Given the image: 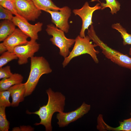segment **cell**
<instances>
[{
    "mask_svg": "<svg viewBox=\"0 0 131 131\" xmlns=\"http://www.w3.org/2000/svg\"><path fill=\"white\" fill-rule=\"evenodd\" d=\"M48 96V101L46 105L41 106L35 112H27L29 114H34L39 116L41 121L35 125H43L46 131L52 130L51 120L52 116L56 112H63L65 104L66 97L60 92H55L51 88L46 90Z\"/></svg>",
    "mask_w": 131,
    "mask_h": 131,
    "instance_id": "obj_1",
    "label": "cell"
},
{
    "mask_svg": "<svg viewBox=\"0 0 131 131\" xmlns=\"http://www.w3.org/2000/svg\"><path fill=\"white\" fill-rule=\"evenodd\" d=\"M30 68L29 76L25 83V97L32 93L42 75L52 71L49 62L42 56H34L31 58Z\"/></svg>",
    "mask_w": 131,
    "mask_h": 131,
    "instance_id": "obj_2",
    "label": "cell"
},
{
    "mask_svg": "<svg viewBox=\"0 0 131 131\" xmlns=\"http://www.w3.org/2000/svg\"><path fill=\"white\" fill-rule=\"evenodd\" d=\"M88 34L97 46L99 47L106 58L120 66L131 70V57L112 49L104 43L96 35L92 25L88 30Z\"/></svg>",
    "mask_w": 131,
    "mask_h": 131,
    "instance_id": "obj_3",
    "label": "cell"
},
{
    "mask_svg": "<svg viewBox=\"0 0 131 131\" xmlns=\"http://www.w3.org/2000/svg\"><path fill=\"white\" fill-rule=\"evenodd\" d=\"M75 40V44L72 51L68 56L64 58L62 64L63 67L66 66L74 57L86 54L89 55L95 62L98 63L97 54L99 51L95 49V47L97 46L95 44H92L90 37L88 35L82 37L79 35Z\"/></svg>",
    "mask_w": 131,
    "mask_h": 131,
    "instance_id": "obj_4",
    "label": "cell"
},
{
    "mask_svg": "<svg viewBox=\"0 0 131 131\" xmlns=\"http://www.w3.org/2000/svg\"><path fill=\"white\" fill-rule=\"evenodd\" d=\"M46 31L48 35L52 36L50 41L58 48L59 54L64 58L68 56L70 52L69 49L75 43V40L67 38L63 31L52 24L47 25Z\"/></svg>",
    "mask_w": 131,
    "mask_h": 131,
    "instance_id": "obj_5",
    "label": "cell"
},
{
    "mask_svg": "<svg viewBox=\"0 0 131 131\" xmlns=\"http://www.w3.org/2000/svg\"><path fill=\"white\" fill-rule=\"evenodd\" d=\"M18 14L27 21H34L37 19L41 13L32 0H13Z\"/></svg>",
    "mask_w": 131,
    "mask_h": 131,
    "instance_id": "obj_6",
    "label": "cell"
},
{
    "mask_svg": "<svg viewBox=\"0 0 131 131\" xmlns=\"http://www.w3.org/2000/svg\"><path fill=\"white\" fill-rule=\"evenodd\" d=\"M90 105L84 102L81 105L75 110L68 112L58 113L56 118L57 124L60 127L67 126L69 123L75 121L88 113L90 110Z\"/></svg>",
    "mask_w": 131,
    "mask_h": 131,
    "instance_id": "obj_7",
    "label": "cell"
},
{
    "mask_svg": "<svg viewBox=\"0 0 131 131\" xmlns=\"http://www.w3.org/2000/svg\"><path fill=\"white\" fill-rule=\"evenodd\" d=\"M100 3H98L93 7L90 6L88 3L86 2L83 7L81 8L73 10V12L75 15H78L82 19V28L80 33L81 37H84L85 35V31L88 29L89 26L93 24L92 18L93 12L96 10L101 9L100 6Z\"/></svg>",
    "mask_w": 131,
    "mask_h": 131,
    "instance_id": "obj_8",
    "label": "cell"
},
{
    "mask_svg": "<svg viewBox=\"0 0 131 131\" xmlns=\"http://www.w3.org/2000/svg\"><path fill=\"white\" fill-rule=\"evenodd\" d=\"M40 45L36 41L31 40L26 44L15 47L13 52L18 58L19 65L26 64L28 59L34 56L35 53L38 51Z\"/></svg>",
    "mask_w": 131,
    "mask_h": 131,
    "instance_id": "obj_9",
    "label": "cell"
},
{
    "mask_svg": "<svg viewBox=\"0 0 131 131\" xmlns=\"http://www.w3.org/2000/svg\"><path fill=\"white\" fill-rule=\"evenodd\" d=\"M59 11L49 10L46 12L50 15L51 22L56 26L67 33L69 28L68 20L71 14V9L68 7L65 6L61 8Z\"/></svg>",
    "mask_w": 131,
    "mask_h": 131,
    "instance_id": "obj_10",
    "label": "cell"
},
{
    "mask_svg": "<svg viewBox=\"0 0 131 131\" xmlns=\"http://www.w3.org/2000/svg\"><path fill=\"white\" fill-rule=\"evenodd\" d=\"M12 21L24 33L30 37L31 40L36 41L38 39V33L42 29L43 24L38 22L34 25L29 23L27 20L15 16Z\"/></svg>",
    "mask_w": 131,
    "mask_h": 131,
    "instance_id": "obj_11",
    "label": "cell"
},
{
    "mask_svg": "<svg viewBox=\"0 0 131 131\" xmlns=\"http://www.w3.org/2000/svg\"><path fill=\"white\" fill-rule=\"evenodd\" d=\"M29 37L19 28H16L14 31L9 35L3 41L7 50L13 52L16 47L27 43Z\"/></svg>",
    "mask_w": 131,
    "mask_h": 131,
    "instance_id": "obj_12",
    "label": "cell"
},
{
    "mask_svg": "<svg viewBox=\"0 0 131 131\" xmlns=\"http://www.w3.org/2000/svg\"><path fill=\"white\" fill-rule=\"evenodd\" d=\"M97 128L99 131H131V117L119 122L120 126L113 128L108 125L104 122L101 115H99L97 119Z\"/></svg>",
    "mask_w": 131,
    "mask_h": 131,
    "instance_id": "obj_13",
    "label": "cell"
},
{
    "mask_svg": "<svg viewBox=\"0 0 131 131\" xmlns=\"http://www.w3.org/2000/svg\"><path fill=\"white\" fill-rule=\"evenodd\" d=\"M8 90L10 91V96L12 98L11 106L13 107L18 106L19 103L24 100L25 90V83L15 85Z\"/></svg>",
    "mask_w": 131,
    "mask_h": 131,
    "instance_id": "obj_14",
    "label": "cell"
},
{
    "mask_svg": "<svg viewBox=\"0 0 131 131\" xmlns=\"http://www.w3.org/2000/svg\"><path fill=\"white\" fill-rule=\"evenodd\" d=\"M23 79L21 74L16 73L8 78L2 79L0 81V91L7 90L13 86L22 83Z\"/></svg>",
    "mask_w": 131,
    "mask_h": 131,
    "instance_id": "obj_15",
    "label": "cell"
},
{
    "mask_svg": "<svg viewBox=\"0 0 131 131\" xmlns=\"http://www.w3.org/2000/svg\"><path fill=\"white\" fill-rule=\"evenodd\" d=\"M16 25L12 21L4 20L0 23V41H3L15 30Z\"/></svg>",
    "mask_w": 131,
    "mask_h": 131,
    "instance_id": "obj_16",
    "label": "cell"
},
{
    "mask_svg": "<svg viewBox=\"0 0 131 131\" xmlns=\"http://www.w3.org/2000/svg\"><path fill=\"white\" fill-rule=\"evenodd\" d=\"M39 10L45 11L48 10L59 11L61 8L56 6L51 0H32Z\"/></svg>",
    "mask_w": 131,
    "mask_h": 131,
    "instance_id": "obj_17",
    "label": "cell"
},
{
    "mask_svg": "<svg viewBox=\"0 0 131 131\" xmlns=\"http://www.w3.org/2000/svg\"><path fill=\"white\" fill-rule=\"evenodd\" d=\"M112 28L118 31L120 33L123 40V45H131V34L128 33L126 30L120 23L114 24L112 25Z\"/></svg>",
    "mask_w": 131,
    "mask_h": 131,
    "instance_id": "obj_18",
    "label": "cell"
},
{
    "mask_svg": "<svg viewBox=\"0 0 131 131\" xmlns=\"http://www.w3.org/2000/svg\"><path fill=\"white\" fill-rule=\"evenodd\" d=\"M106 2L104 3L101 2L99 0L97 1L99 2L102 8V10L106 8H109L111 10L110 13L112 15L116 14L120 8L121 5L120 3L116 0H105Z\"/></svg>",
    "mask_w": 131,
    "mask_h": 131,
    "instance_id": "obj_19",
    "label": "cell"
},
{
    "mask_svg": "<svg viewBox=\"0 0 131 131\" xmlns=\"http://www.w3.org/2000/svg\"><path fill=\"white\" fill-rule=\"evenodd\" d=\"M5 107L0 106V131H8L9 129V122L7 119Z\"/></svg>",
    "mask_w": 131,
    "mask_h": 131,
    "instance_id": "obj_20",
    "label": "cell"
},
{
    "mask_svg": "<svg viewBox=\"0 0 131 131\" xmlns=\"http://www.w3.org/2000/svg\"><path fill=\"white\" fill-rule=\"evenodd\" d=\"M18 58L13 52L7 51L1 54L0 56V68L3 67L8 63Z\"/></svg>",
    "mask_w": 131,
    "mask_h": 131,
    "instance_id": "obj_21",
    "label": "cell"
},
{
    "mask_svg": "<svg viewBox=\"0 0 131 131\" xmlns=\"http://www.w3.org/2000/svg\"><path fill=\"white\" fill-rule=\"evenodd\" d=\"M0 5L10 11L13 14L15 15L16 16L22 19L26 20L17 13L13 0H5L0 2Z\"/></svg>",
    "mask_w": 131,
    "mask_h": 131,
    "instance_id": "obj_22",
    "label": "cell"
},
{
    "mask_svg": "<svg viewBox=\"0 0 131 131\" xmlns=\"http://www.w3.org/2000/svg\"><path fill=\"white\" fill-rule=\"evenodd\" d=\"M10 96V92L8 90L0 91V106L6 107L11 106L9 100Z\"/></svg>",
    "mask_w": 131,
    "mask_h": 131,
    "instance_id": "obj_23",
    "label": "cell"
},
{
    "mask_svg": "<svg viewBox=\"0 0 131 131\" xmlns=\"http://www.w3.org/2000/svg\"><path fill=\"white\" fill-rule=\"evenodd\" d=\"M12 13L8 10L0 5V19L12 21Z\"/></svg>",
    "mask_w": 131,
    "mask_h": 131,
    "instance_id": "obj_24",
    "label": "cell"
},
{
    "mask_svg": "<svg viewBox=\"0 0 131 131\" xmlns=\"http://www.w3.org/2000/svg\"><path fill=\"white\" fill-rule=\"evenodd\" d=\"M13 74L11 73L9 66L0 68V79L7 78L10 77Z\"/></svg>",
    "mask_w": 131,
    "mask_h": 131,
    "instance_id": "obj_25",
    "label": "cell"
},
{
    "mask_svg": "<svg viewBox=\"0 0 131 131\" xmlns=\"http://www.w3.org/2000/svg\"><path fill=\"white\" fill-rule=\"evenodd\" d=\"M34 129L30 126H22L20 127H15L13 128L12 131H33Z\"/></svg>",
    "mask_w": 131,
    "mask_h": 131,
    "instance_id": "obj_26",
    "label": "cell"
},
{
    "mask_svg": "<svg viewBox=\"0 0 131 131\" xmlns=\"http://www.w3.org/2000/svg\"><path fill=\"white\" fill-rule=\"evenodd\" d=\"M6 50L7 51V48L3 42L0 43V54H1Z\"/></svg>",
    "mask_w": 131,
    "mask_h": 131,
    "instance_id": "obj_27",
    "label": "cell"
},
{
    "mask_svg": "<svg viewBox=\"0 0 131 131\" xmlns=\"http://www.w3.org/2000/svg\"><path fill=\"white\" fill-rule=\"evenodd\" d=\"M129 53V55L131 56V47L130 49Z\"/></svg>",
    "mask_w": 131,
    "mask_h": 131,
    "instance_id": "obj_28",
    "label": "cell"
},
{
    "mask_svg": "<svg viewBox=\"0 0 131 131\" xmlns=\"http://www.w3.org/2000/svg\"><path fill=\"white\" fill-rule=\"evenodd\" d=\"M5 0H0V2L3 1Z\"/></svg>",
    "mask_w": 131,
    "mask_h": 131,
    "instance_id": "obj_29",
    "label": "cell"
},
{
    "mask_svg": "<svg viewBox=\"0 0 131 131\" xmlns=\"http://www.w3.org/2000/svg\"></svg>",
    "mask_w": 131,
    "mask_h": 131,
    "instance_id": "obj_30",
    "label": "cell"
},
{
    "mask_svg": "<svg viewBox=\"0 0 131 131\" xmlns=\"http://www.w3.org/2000/svg\"><path fill=\"white\" fill-rule=\"evenodd\" d=\"M130 115H131V113H130Z\"/></svg>",
    "mask_w": 131,
    "mask_h": 131,
    "instance_id": "obj_31",
    "label": "cell"
}]
</instances>
